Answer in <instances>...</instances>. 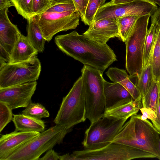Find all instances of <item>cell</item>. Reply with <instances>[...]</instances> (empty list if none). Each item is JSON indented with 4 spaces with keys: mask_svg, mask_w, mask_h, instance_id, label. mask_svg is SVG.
<instances>
[{
    "mask_svg": "<svg viewBox=\"0 0 160 160\" xmlns=\"http://www.w3.org/2000/svg\"><path fill=\"white\" fill-rule=\"evenodd\" d=\"M151 2L156 4H158L160 6V0H149Z\"/></svg>",
    "mask_w": 160,
    "mask_h": 160,
    "instance_id": "cell-40",
    "label": "cell"
},
{
    "mask_svg": "<svg viewBox=\"0 0 160 160\" xmlns=\"http://www.w3.org/2000/svg\"><path fill=\"white\" fill-rule=\"evenodd\" d=\"M27 21V37L29 41L38 52H42L44 49L46 39L34 17Z\"/></svg>",
    "mask_w": 160,
    "mask_h": 160,
    "instance_id": "cell-21",
    "label": "cell"
},
{
    "mask_svg": "<svg viewBox=\"0 0 160 160\" xmlns=\"http://www.w3.org/2000/svg\"><path fill=\"white\" fill-rule=\"evenodd\" d=\"M38 52L32 46L27 36L20 34L12 51L9 63H15L28 61Z\"/></svg>",
    "mask_w": 160,
    "mask_h": 160,
    "instance_id": "cell-18",
    "label": "cell"
},
{
    "mask_svg": "<svg viewBox=\"0 0 160 160\" xmlns=\"http://www.w3.org/2000/svg\"><path fill=\"white\" fill-rule=\"evenodd\" d=\"M53 3V0H32V9L35 16L46 12Z\"/></svg>",
    "mask_w": 160,
    "mask_h": 160,
    "instance_id": "cell-32",
    "label": "cell"
},
{
    "mask_svg": "<svg viewBox=\"0 0 160 160\" xmlns=\"http://www.w3.org/2000/svg\"><path fill=\"white\" fill-rule=\"evenodd\" d=\"M37 84V81L0 88V101L13 109L26 108L31 102Z\"/></svg>",
    "mask_w": 160,
    "mask_h": 160,
    "instance_id": "cell-12",
    "label": "cell"
},
{
    "mask_svg": "<svg viewBox=\"0 0 160 160\" xmlns=\"http://www.w3.org/2000/svg\"><path fill=\"white\" fill-rule=\"evenodd\" d=\"M100 0H89L85 15L82 21L86 25L89 26L94 21L96 13L100 7Z\"/></svg>",
    "mask_w": 160,
    "mask_h": 160,
    "instance_id": "cell-30",
    "label": "cell"
},
{
    "mask_svg": "<svg viewBox=\"0 0 160 160\" xmlns=\"http://www.w3.org/2000/svg\"><path fill=\"white\" fill-rule=\"evenodd\" d=\"M74 160H129L139 158H155L154 155L133 147L112 142L100 149H85L72 153Z\"/></svg>",
    "mask_w": 160,
    "mask_h": 160,
    "instance_id": "cell-8",
    "label": "cell"
},
{
    "mask_svg": "<svg viewBox=\"0 0 160 160\" xmlns=\"http://www.w3.org/2000/svg\"><path fill=\"white\" fill-rule=\"evenodd\" d=\"M141 116L136 114L131 116L112 142L144 151L154 155L160 159L159 130L148 119H142Z\"/></svg>",
    "mask_w": 160,
    "mask_h": 160,
    "instance_id": "cell-2",
    "label": "cell"
},
{
    "mask_svg": "<svg viewBox=\"0 0 160 160\" xmlns=\"http://www.w3.org/2000/svg\"><path fill=\"white\" fill-rule=\"evenodd\" d=\"M83 34L98 42L105 44L111 38H120L117 20L106 18L94 21Z\"/></svg>",
    "mask_w": 160,
    "mask_h": 160,
    "instance_id": "cell-13",
    "label": "cell"
},
{
    "mask_svg": "<svg viewBox=\"0 0 160 160\" xmlns=\"http://www.w3.org/2000/svg\"><path fill=\"white\" fill-rule=\"evenodd\" d=\"M106 73L111 80L119 83L125 88L135 101H141L142 96L133 80L134 77L128 75L125 70L112 67L109 68Z\"/></svg>",
    "mask_w": 160,
    "mask_h": 160,
    "instance_id": "cell-17",
    "label": "cell"
},
{
    "mask_svg": "<svg viewBox=\"0 0 160 160\" xmlns=\"http://www.w3.org/2000/svg\"><path fill=\"white\" fill-rule=\"evenodd\" d=\"M159 130V133H160V136H159V141L158 146H159V153H160V130ZM159 160H160V158Z\"/></svg>",
    "mask_w": 160,
    "mask_h": 160,
    "instance_id": "cell-42",
    "label": "cell"
},
{
    "mask_svg": "<svg viewBox=\"0 0 160 160\" xmlns=\"http://www.w3.org/2000/svg\"><path fill=\"white\" fill-rule=\"evenodd\" d=\"M33 17L48 42L60 32L75 29L79 24L80 18L77 11H72L61 13L44 12Z\"/></svg>",
    "mask_w": 160,
    "mask_h": 160,
    "instance_id": "cell-10",
    "label": "cell"
},
{
    "mask_svg": "<svg viewBox=\"0 0 160 160\" xmlns=\"http://www.w3.org/2000/svg\"><path fill=\"white\" fill-rule=\"evenodd\" d=\"M135 0H112L107 4L109 5H114L124 3L132 2Z\"/></svg>",
    "mask_w": 160,
    "mask_h": 160,
    "instance_id": "cell-39",
    "label": "cell"
},
{
    "mask_svg": "<svg viewBox=\"0 0 160 160\" xmlns=\"http://www.w3.org/2000/svg\"><path fill=\"white\" fill-rule=\"evenodd\" d=\"M127 119L103 116L91 123L85 131L82 142L84 148L100 149L112 143Z\"/></svg>",
    "mask_w": 160,
    "mask_h": 160,
    "instance_id": "cell-7",
    "label": "cell"
},
{
    "mask_svg": "<svg viewBox=\"0 0 160 160\" xmlns=\"http://www.w3.org/2000/svg\"><path fill=\"white\" fill-rule=\"evenodd\" d=\"M106 0H100V7L105 3Z\"/></svg>",
    "mask_w": 160,
    "mask_h": 160,
    "instance_id": "cell-41",
    "label": "cell"
},
{
    "mask_svg": "<svg viewBox=\"0 0 160 160\" xmlns=\"http://www.w3.org/2000/svg\"><path fill=\"white\" fill-rule=\"evenodd\" d=\"M12 109L7 105L0 101V132L12 120Z\"/></svg>",
    "mask_w": 160,
    "mask_h": 160,
    "instance_id": "cell-31",
    "label": "cell"
},
{
    "mask_svg": "<svg viewBox=\"0 0 160 160\" xmlns=\"http://www.w3.org/2000/svg\"><path fill=\"white\" fill-rule=\"evenodd\" d=\"M104 93L105 111L120 103L134 100L129 92L117 82H110L105 80Z\"/></svg>",
    "mask_w": 160,
    "mask_h": 160,
    "instance_id": "cell-16",
    "label": "cell"
},
{
    "mask_svg": "<svg viewBox=\"0 0 160 160\" xmlns=\"http://www.w3.org/2000/svg\"><path fill=\"white\" fill-rule=\"evenodd\" d=\"M86 102L82 79L80 76L62 101L53 122L56 125L72 130L86 119Z\"/></svg>",
    "mask_w": 160,
    "mask_h": 160,
    "instance_id": "cell-4",
    "label": "cell"
},
{
    "mask_svg": "<svg viewBox=\"0 0 160 160\" xmlns=\"http://www.w3.org/2000/svg\"></svg>",
    "mask_w": 160,
    "mask_h": 160,
    "instance_id": "cell-43",
    "label": "cell"
},
{
    "mask_svg": "<svg viewBox=\"0 0 160 160\" xmlns=\"http://www.w3.org/2000/svg\"><path fill=\"white\" fill-rule=\"evenodd\" d=\"M140 17L128 16L120 18L117 19L120 33V39L122 41L125 42L132 31L136 22Z\"/></svg>",
    "mask_w": 160,
    "mask_h": 160,
    "instance_id": "cell-26",
    "label": "cell"
},
{
    "mask_svg": "<svg viewBox=\"0 0 160 160\" xmlns=\"http://www.w3.org/2000/svg\"><path fill=\"white\" fill-rule=\"evenodd\" d=\"M151 17V23L160 24V6Z\"/></svg>",
    "mask_w": 160,
    "mask_h": 160,
    "instance_id": "cell-38",
    "label": "cell"
},
{
    "mask_svg": "<svg viewBox=\"0 0 160 160\" xmlns=\"http://www.w3.org/2000/svg\"><path fill=\"white\" fill-rule=\"evenodd\" d=\"M41 68L37 56L25 62L0 63V88L36 81Z\"/></svg>",
    "mask_w": 160,
    "mask_h": 160,
    "instance_id": "cell-9",
    "label": "cell"
},
{
    "mask_svg": "<svg viewBox=\"0 0 160 160\" xmlns=\"http://www.w3.org/2000/svg\"><path fill=\"white\" fill-rule=\"evenodd\" d=\"M151 15L140 17L124 42L126 45L125 67L129 75L138 78L143 68L145 41Z\"/></svg>",
    "mask_w": 160,
    "mask_h": 160,
    "instance_id": "cell-6",
    "label": "cell"
},
{
    "mask_svg": "<svg viewBox=\"0 0 160 160\" xmlns=\"http://www.w3.org/2000/svg\"><path fill=\"white\" fill-rule=\"evenodd\" d=\"M154 81L150 58L148 64L143 68L136 83L142 97L147 92Z\"/></svg>",
    "mask_w": 160,
    "mask_h": 160,
    "instance_id": "cell-22",
    "label": "cell"
},
{
    "mask_svg": "<svg viewBox=\"0 0 160 160\" xmlns=\"http://www.w3.org/2000/svg\"><path fill=\"white\" fill-rule=\"evenodd\" d=\"M157 118L152 122L153 125L158 130H160V89L159 93L157 107Z\"/></svg>",
    "mask_w": 160,
    "mask_h": 160,
    "instance_id": "cell-36",
    "label": "cell"
},
{
    "mask_svg": "<svg viewBox=\"0 0 160 160\" xmlns=\"http://www.w3.org/2000/svg\"><path fill=\"white\" fill-rule=\"evenodd\" d=\"M12 121L18 131L41 133L44 131L45 122L41 120L20 114H13Z\"/></svg>",
    "mask_w": 160,
    "mask_h": 160,
    "instance_id": "cell-20",
    "label": "cell"
},
{
    "mask_svg": "<svg viewBox=\"0 0 160 160\" xmlns=\"http://www.w3.org/2000/svg\"><path fill=\"white\" fill-rule=\"evenodd\" d=\"M59 156L54 150L51 149L47 151L45 155L38 160H59Z\"/></svg>",
    "mask_w": 160,
    "mask_h": 160,
    "instance_id": "cell-35",
    "label": "cell"
},
{
    "mask_svg": "<svg viewBox=\"0 0 160 160\" xmlns=\"http://www.w3.org/2000/svg\"><path fill=\"white\" fill-rule=\"evenodd\" d=\"M156 4L149 0H135L114 5L105 3L99 7L94 21L106 18L115 19L128 16H142L153 14L158 8Z\"/></svg>",
    "mask_w": 160,
    "mask_h": 160,
    "instance_id": "cell-11",
    "label": "cell"
},
{
    "mask_svg": "<svg viewBox=\"0 0 160 160\" xmlns=\"http://www.w3.org/2000/svg\"><path fill=\"white\" fill-rule=\"evenodd\" d=\"M86 102V118L90 123L103 116L105 111V79L98 69L84 65L81 70Z\"/></svg>",
    "mask_w": 160,
    "mask_h": 160,
    "instance_id": "cell-3",
    "label": "cell"
},
{
    "mask_svg": "<svg viewBox=\"0 0 160 160\" xmlns=\"http://www.w3.org/2000/svg\"><path fill=\"white\" fill-rule=\"evenodd\" d=\"M160 88V81H154L146 93L142 97V106L152 109L156 113Z\"/></svg>",
    "mask_w": 160,
    "mask_h": 160,
    "instance_id": "cell-24",
    "label": "cell"
},
{
    "mask_svg": "<svg viewBox=\"0 0 160 160\" xmlns=\"http://www.w3.org/2000/svg\"><path fill=\"white\" fill-rule=\"evenodd\" d=\"M22 113L39 120L50 116L48 111L42 105L38 103L32 102L22 111Z\"/></svg>",
    "mask_w": 160,
    "mask_h": 160,
    "instance_id": "cell-27",
    "label": "cell"
},
{
    "mask_svg": "<svg viewBox=\"0 0 160 160\" xmlns=\"http://www.w3.org/2000/svg\"><path fill=\"white\" fill-rule=\"evenodd\" d=\"M142 107L141 101L133 100L118 104L105 110L103 116L118 119H128L132 115L137 114Z\"/></svg>",
    "mask_w": 160,
    "mask_h": 160,
    "instance_id": "cell-19",
    "label": "cell"
},
{
    "mask_svg": "<svg viewBox=\"0 0 160 160\" xmlns=\"http://www.w3.org/2000/svg\"><path fill=\"white\" fill-rule=\"evenodd\" d=\"M37 132L16 130L2 136L0 138V160H6L12 154L38 136Z\"/></svg>",
    "mask_w": 160,
    "mask_h": 160,
    "instance_id": "cell-14",
    "label": "cell"
},
{
    "mask_svg": "<svg viewBox=\"0 0 160 160\" xmlns=\"http://www.w3.org/2000/svg\"><path fill=\"white\" fill-rule=\"evenodd\" d=\"M156 25L155 39L150 58L151 59L152 67L154 80L156 82H159L160 81V24H158Z\"/></svg>",
    "mask_w": 160,
    "mask_h": 160,
    "instance_id": "cell-23",
    "label": "cell"
},
{
    "mask_svg": "<svg viewBox=\"0 0 160 160\" xmlns=\"http://www.w3.org/2000/svg\"><path fill=\"white\" fill-rule=\"evenodd\" d=\"M12 6L14 5L12 0H0V11L8 9Z\"/></svg>",
    "mask_w": 160,
    "mask_h": 160,
    "instance_id": "cell-37",
    "label": "cell"
},
{
    "mask_svg": "<svg viewBox=\"0 0 160 160\" xmlns=\"http://www.w3.org/2000/svg\"><path fill=\"white\" fill-rule=\"evenodd\" d=\"M72 130L56 125L40 133L17 150L6 160H38L45 152L62 143L66 135Z\"/></svg>",
    "mask_w": 160,
    "mask_h": 160,
    "instance_id": "cell-5",
    "label": "cell"
},
{
    "mask_svg": "<svg viewBox=\"0 0 160 160\" xmlns=\"http://www.w3.org/2000/svg\"><path fill=\"white\" fill-rule=\"evenodd\" d=\"M89 0H72L76 11L82 20L84 17L86 10Z\"/></svg>",
    "mask_w": 160,
    "mask_h": 160,
    "instance_id": "cell-33",
    "label": "cell"
},
{
    "mask_svg": "<svg viewBox=\"0 0 160 160\" xmlns=\"http://www.w3.org/2000/svg\"><path fill=\"white\" fill-rule=\"evenodd\" d=\"M157 25L151 23L148 29L145 41L143 58V68L145 66L150 60L154 44Z\"/></svg>",
    "mask_w": 160,
    "mask_h": 160,
    "instance_id": "cell-25",
    "label": "cell"
},
{
    "mask_svg": "<svg viewBox=\"0 0 160 160\" xmlns=\"http://www.w3.org/2000/svg\"><path fill=\"white\" fill-rule=\"evenodd\" d=\"M12 1L18 13L27 20L35 16L32 9V0Z\"/></svg>",
    "mask_w": 160,
    "mask_h": 160,
    "instance_id": "cell-28",
    "label": "cell"
},
{
    "mask_svg": "<svg viewBox=\"0 0 160 160\" xmlns=\"http://www.w3.org/2000/svg\"><path fill=\"white\" fill-rule=\"evenodd\" d=\"M8 11V9L0 11V48L11 56L21 33L9 18Z\"/></svg>",
    "mask_w": 160,
    "mask_h": 160,
    "instance_id": "cell-15",
    "label": "cell"
},
{
    "mask_svg": "<svg viewBox=\"0 0 160 160\" xmlns=\"http://www.w3.org/2000/svg\"><path fill=\"white\" fill-rule=\"evenodd\" d=\"M140 110L142 114L141 116V118L142 119L145 120L149 119L152 122L156 119V113L152 109L142 107L140 109Z\"/></svg>",
    "mask_w": 160,
    "mask_h": 160,
    "instance_id": "cell-34",
    "label": "cell"
},
{
    "mask_svg": "<svg viewBox=\"0 0 160 160\" xmlns=\"http://www.w3.org/2000/svg\"><path fill=\"white\" fill-rule=\"evenodd\" d=\"M54 41L63 52L84 65L100 70L102 73L117 61L114 51L107 43L98 42L76 31L57 35Z\"/></svg>",
    "mask_w": 160,
    "mask_h": 160,
    "instance_id": "cell-1",
    "label": "cell"
},
{
    "mask_svg": "<svg viewBox=\"0 0 160 160\" xmlns=\"http://www.w3.org/2000/svg\"><path fill=\"white\" fill-rule=\"evenodd\" d=\"M52 5L45 12L61 13L77 11L72 0H53Z\"/></svg>",
    "mask_w": 160,
    "mask_h": 160,
    "instance_id": "cell-29",
    "label": "cell"
}]
</instances>
